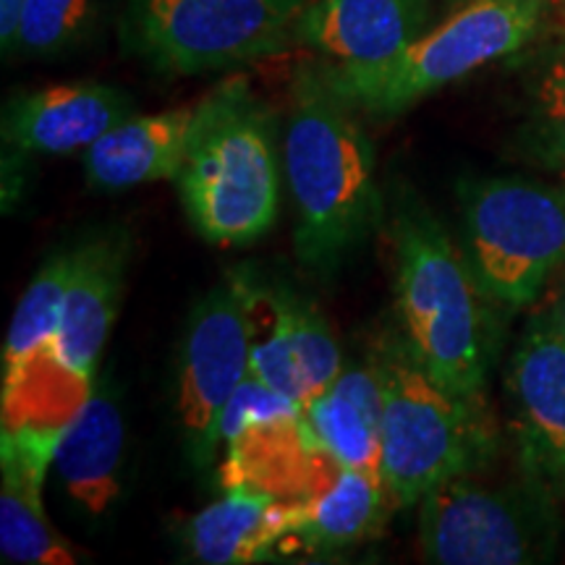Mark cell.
Wrapping results in <instances>:
<instances>
[{
    "mask_svg": "<svg viewBox=\"0 0 565 565\" xmlns=\"http://www.w3.org/2000/svg\"><path fill=\"white\" fill-rule=\"evenodd\" d=\"M249 377V317L242 282L231 273L189 315L175 370V419L186 454L200 469L215 458L225 408Z\"/></svg>",
    "mask_w": 565,
    "mask_h": 565,
    "instance_id": "30bf717a",
    "label": "cell"
},
{
    "mask_svg": "<svg viewBox=\"0 0 565 565\" xmlns=\"http://www.w3.org/2000/svg\"><path fill=\"white\" fill-rule=\"evenodd\" d=\"M356 116L322 66L296 71L282 171L296 210V257L317 275L338 270L385 221L374 147Z\"/></svg>",
    "mask_w": 565,
    "mask_h": 565,
    "instance_id": "6da1fadb",
    "label": "cell"
},
{
    "mask_svg": "<svg viewBox=\"0 0 565 565\" xmlns=\"http://www.w3.org/2000/svg\"><path fill=\"white\" fill-rule=\"evenodd\" d=\"M71 270H74V246L55 252L21 296L3 343V393L17 387L26 366L40 353L53 349L61 328Z\"/></svg>",
    "mask_w": 565,
    "mask_h": 565,
    "instance_id": "44dd1931",
    "label": "cell"
},
{
    "mask_svg": "<svg viewBox=\"0 0 565 565\" xmlns=\"http://www.w3.org/2000/svg\"><path fill=\"white\" fill-rule=\"evenodd\" d=\"M545 315L550 317V320H553L555 328L561 330L563 338H565V278L561 282V288H557L555 299H553V303H550V309Z\"/></svg>",
    "mask_w": 565,
    "mask_h": 565,
    "instance_id": "484cf974",
    "label": "cell"
},
{
    "mask_svg": "<svg viewBox=\"0 0 565 565\" xmlns=\"http://www.w3.org/2000/svg\"><path fill=\"white\" fill-rule=\"evenodd\" d=\"M131 116L134 100L113 84H51L6 103L3 141L19 154H68L87 150Z\"/></svg>",
    "mask_w": 565,
    "mask_h": 565,
    "instance_id": "5bb4252c",
    "label": "cell"
},
{
    "mask_svg": "<svg viewBox=\"0 0 565 565\" xmlns=\"http://www.w3.org/2000/svg\"><path fill=\"white\" fill-rule=\"evenodd\" d=\"M210 113V97L113 126L84 150L89 186L124 192L154 181H175Z\"/></svg>",
    "mask_w": 565,
    "mask_h": 565,
    "instance_id": "2e32d148",
    "label": "cell"
},
{
    "mask_svg": "<svg viewBox=\"0 0 565 565\" xmlns=\"http://www.w3.org/2000/svg\"><path fill=\"white\" fill-rule=\"evenodd\" d=\"M301 412L338 463L383 475V383L377 364L343 366L333 385L303 401Z\"/></svg>",
    "mask_w": 565,
    "mask_h": 565,
    "instance_id": "d6986e66",
    "label": "cell"
},
{
    "mask_svg": "<svg viewBox=\"0 0 565 565\" xmlns=\"http://www.w3.org/2000/svg\"><path fill=\"white\" fill-rule=\"evenodd\" d=\"M524 145L542 171L565 181V32L536 63Z\"/></svg>",
    "mask_w": 565,
    "mask_h": 565,
    "instance_id": "7402d4cb",
    "label": "cell"
},
{
    "mask_svg": "<svg viewBox=\"0 0 565 565\" xmlns=\"http://www.w3.org/2000/svg\"><path fill=\"white\" fill-rule=\"evenodd\" d=\"M210 113L175 175L196 233L215 246H244L273 228L280 168L270 110L244 79L212 92Z\"/></svg>",
    "mask_w": 565,
    "mask_h": 565,
    "instance_id": "3957f363",
    "label": "cell"
},
{
    "mask_svg": "<svg viewBox=\"0 0 565 565\" xmlns=\"http://www.w3.org/2000/svg\"><path fill=\"white\" fill-rule=\"evenodd\" d=\"M463 249L484 299L508 309L536 301L565 265V189L521 179L461 189Z\"/></svg>",
    "mask_w": 565,
    "mask_h": 565,
    "instance_id": "52a82bcc",
    "label": "cell"
},
{
    "mask_svg": "<svg viewBox=\"0 0 565 565\" xmlns=\"http://www.w3.org/2000/svg\"><path fill=\"white\" fill-rule=\"evenodd\" d=\"M519 458L565 498V338L542 312L526 324L508 370Z\"/></svg>",
    "mask_w": 565,
    "mask_h": 565,
    "instance_id": "8fae6325",
    "label": "cell"
},
{
    "mask_svg": "<svg viewBox=\"0 0 565 565\" xmlns=\"http://www.w3.org/2000/svg\"><path fill=\"white\" fill-rule=\"evenodd\" d=\"M545 13L547 0H469L380 66L324 63L322 71L359 113L395 118L487 63L519 53L536 38Z\"/></svg>",
    "mask_w": 565,
    "mask_h": 565,
    "instance_id": "277c9868",
    "label": "cell"
},
{
    "mask_svg": "<svg viewBox=\"0 0 565 565\" xmlns=\"http://www.w3.org/2000/svg\"><path fill=\"white\" fill-rule=\"evenodd\" d=\"M223 490V498L202 508L186 526L189 553L207 565L270 561L275 545L294 534L301 500L288 503L246 484Z\"/></svg>",
    "mask_w": 565,
    "mask_h": 565,
    "instance_id": "ac0fdd59",
    "label": "cell"
},
{
    "mask_svg": "<svg viewBox=\"0 0 565 565\" xmlns=\"http://www.w3.org/2000/svg\"><path fill=\"white\" fill-rule=\"evenodd\" d=\"M563 519L557 494L521 471L482 482L471 471L445 479L419 503V547L440 565H529L553 561Z\"/></svg>",
    "mask_w": 565,
    "mask_h": 565,
    "instance_id": "8992f818",
    "label": "cell"
},
{
    "mask_svg": "<svg viewBox=\"0 0 565 565\" xmlns=\"http://www.w3.org/2000/svg\"><path fill=\"white\" fill-rule=\"evenodd\" d=\"M21 3H24V0H0V45H3V53L11 51L13 34H17V21L21 13Z\"/></svg>",
    "mask_w": 565,
    "mask_h": 565,
    "instance_id": "d4e9b609",
    "label": "cell"
},
{
    "mask_svg": "<svg viewBox=\"0 0 565 565\" xmlns=\"http://www.w3.org/2000/svg\"><path fill=\"white\" fill-rule=\"evenodd\" d=\"M66 427H13L0 437V555L6 563L74 565L76 553L42 508V484Z\"/></svg>",
    "mask_w": 565,
    "mask_h": 565,
    "instance_id": "4fadbf2b",
    "label": "cell"
},
{
    "mask_svg": "<svg viewBox=\"0 0 565 565\" xmlns=\"http://www.w3.org/2000/svg\"><path fill=\"white\" fill-rule=\"evenodd\" d=\"M267 288H270L275 312H278L282 328H286L288 341H291L303 395L312 398L315 393L333 385V380L341 374L345 366L341 349H338V341L328 320H324L312 301H307L286 286Z\"/></svg>",
    "mask_w": 565,
    "mask_h": 565,
    "instance_id": "603a6c76",
    "label": "cell"
},
{
    "mask_svg": "<svg viewBox=\"0 0 565 565\" xmlns=\"http://www.w3.org/2000/svg\"><path fill=\"white\" fill-rule=\"evenodd\" d=\"M129 257V238L118 231L74 246V270L51 353L63 372L87 387H95L97 364L116 324Z\"/></svg>",
    "mask_w": 565,
    "mask_h": 565,
    "instance_id": "7c38bea8",
    "label": "cell"
},
{
    "mask_svg": "<svg viewBox=\"0 0 565 565\" xmlns=\"http://www.w3.org/2000/svg\"><path fill=\"white\" fill-rule=\"evenodd\" d=\"M124 450L121 406L108 385L95 383L87 401L63 429L53 458L63 490L82 511L105 515L121 498Z\"/></svg>",
    "mask_w": 565,
    "mask_h": 565,
    "instance_id": "e0dca14e",
    "label": "cell"
},
{
    "mask_svg": "<svg viewBox=\"0 0 565 565\" xmlns=\"http://www.w3.org/2000/svg\"><path fill=\"white\" fill-rule=\"evenodd\" d=\"M309 0H129L126 38L171 76L270 58L296 42Z\"/></svg>",
    "mask_w": 565,
    "mask_h": 565,
    "instance_id": "ba28073f",
    "label": "cell"
},
{
    "mask_svg": "<svg viewBox=\"0 0 565 565\" xmlns=\"http://www.w3.org/2000/svg\"><path fill=\"white\" fill-rule=\"evenodd\" d=\"M383 383V477L398 508L422 498L445 479L475 471L492 448L484 408L437 383L404 341L380 353Z\"/></svg>",
    "mask_w": 565,
    "mask_h": 565,
    "instance_id": "5b68a950",
    "label": "cell"
},
{
    "mask_svg": "<svg viewBox=\"0 0 565 565\" xmlns=\"http://www.w3.org/2000/svg\"><path fill=\"white\" fill-rule=\"evenodd\" d=\"M395 312L406 349L437 383L484 408L487 320L475 273L440 221L404 200L393 215Z\"/></svg>",
    "mask_w": 565,
    "mask_h": 565,
    "instance_id": "7a4b0ae2",
    "label": "cell"
},
{
    "mask_svg": "<svg viewBox=\"0 0 565 565\" xmlns=\"http://www.w3.org/2000/svg\"><path fill=\"white\" fill-rule=\"evenodd\" d=\"M563 6H565V0H563Z\"/></svg>",
    "mask_w": 565,
    "mask_h": 565,
    "instance_id": "4316f807",
    "label": "cell"
},
{
    "mask_svg": "<svg viewBox=\"0 0 565 565\" xmlns=\"http://www.w3.org/2000/svg\"><path fill=\"white\" fill-rule=\"evenodd\" d=\"M393 508L398 503L383 475L343 466L333 484L301 500L288 540L299 542L307 553H335L380 534Z\"/></svg>",
    "mask_w": 565,
    "mask_h": 565,
    "instance_id": "ffe728a7",
    "label": "cell"
},
{
    "mask_svg": "<svg viewBox=\"0 0 565 565\" xmlns=\"http://www.w3.org/2000/svg\"><path fill=\"white\" fill-rule=\"evenodd\" d=\"M221 484H246L299 503L335 482L343 466L335 461L301 406L249 377L231 398L221 422Z\"/></svg>",
    "mask_w": 565,
    "mask_h": 565,
    "instance_id": "9c48e42d",
    "label": "cell"
},
{
    "mask_svg": "<svg viewBox=\"0 0 565 565\" xmlns=\"http://www.w3.org/2000/svg\"><path fill=\"white\" fill-rule=\"evenodd\" d=\"M427 17L429 0H309L296 42L328 66L372 68L412 45Z\"/></svg>",
    "mask_w": 565,
    "mask_h": 565,
    "instance_id": "9a60e30c",
    "label": "cell"
},
{
    "mask_svg": "<svg viewBox=\"0 0 565 565\" xmlns=\"http://www.w3.org/2000/svg\"><path fill=\"white\" fill-rule=\"evenodd\" d=\"M95 21L97 0H24L9 53L53 58L79 45Z\"/></svg>",
    "mask_w": 565,
    "mask_h": 565,
    "instance_id": "cb8c5ba5",
    "label": "cell"
}]
</instances>
